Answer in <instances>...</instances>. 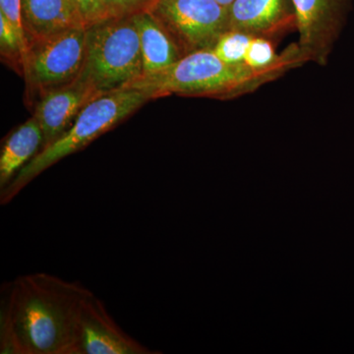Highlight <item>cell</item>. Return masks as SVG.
<instances>
[{
  "label": "cell",
  "instance_id": "cell-1",
  "mask_svg": "<svg viewBox=\"0 0 354 354\" xmlns=\"http://www.w3.org/2000/svg\"><path fill=\"white\" fill-rule=\"evenodd\" d=\"M92 293L48 272L7 281L0 298V353L75 354L79 314Z\"/></svg>",
  "mask_w": 354,
  "mask_h": 354
},
{
  "label": "cell",
  "instance_id": "cell-2",
  "mask_svg": "<svg viewBox=\"0 0 354 354\" xmlns=\"http://www.w3.org/2000/svg\"><path fill=\"white\" fill-rule=\"evenodd\" d=\"M286 72L254 69L245 62L227 64L211 50H201L156 73L142 75L127 88L141 91L151 100L169 95L227 100L255 92Z\"/></svg>",
  "mask_w": 354,
  "mask_h": 354
},
{
  "label": "cell",
  "instance_id": "cell-3",
  "mask_svg": "<svg viewBox=\"0 0 354 354\" xmlns=\"http://www.w3.org/2000/svg\"><path fill=\"white\" fill-rule=\"evenodd\" d=\"M145 93L123 88L97 97L81 111L68 129L25 165L12 181L1 190L0 203L6 205L32 180L53 165L82 150L150 101Z\"/></svg>",
  "mask_w": 354,
  "mask_h": 354
},
{
  "label": "cell",
  "instance_id": "cell-4",
  "mask_svg": "<svg viewBox=\"0 0 354 354\" xmlns=\"http://www.w3.org/2000/svg\"><path fill=\"white\" fill-rule=\"evenodd\" d=\"M142 75L141 44L132 16L109 18L86 29L85 62L77 79L106 95L127 88Z\"/></svg>",
  "mask_w": 354,
  "mask_h": 354
},
{
  "label": "cell",
  "instance_id": "cell-5",
  "mask_svg": "<svg viewBox=\"0 0 354 354\" xmlns=\"http://www.w3.org/2000/svg\"><path fill=\"white\" fill-rule=\"evenodd\" d=\"M147 10L169 32L183 57L213 50L230 30V8L216 0H155Z\"/></svg>",
  "mask_w": 354,
  "mask_h": 354
},
{
  "label": "cell",
  "instance_id": "cell-6",
  "mask_svg": "<svg viewBox=\"0 0 354 354\" xmlns=\"http://www.w3.org/2000/svg\"><path fill=\"white\" fill-rule=\"evenodd\" d=\"M86 29L75 28L28 44L25 78L39 97L73 82L85 62Z\"/></svg>",
  "mask_w": 354,
  "mask_h": 354
},
{
  "label": "cell",
  "instance_id": "cell-7",
  "mask_svg": "<svg viewBox=\"0 0 354 354\" xmlns=\"http://www.w3.org/2000/svg\"><path fill=\"white\" fill-rule=\"evenodd\" d=\"M298 50L306 62L327 64L351 10V0H292Z\"/></svg>",
  "mask_w": 354,
  "mask_h": 354
},
{
  "label": "cell",
  "instance_id": "cell-8",
  "mask_svg": "<svg viewBox=\"0 0 354 354\" xmlns=\"http://www.w3.org/2000/svg\"><path fill=\"white\" fill-rule=\"evenodd\" d=\"M133 339L94 293L84 301L77 324L75 354H155Z\"/></svg>",
  "mask_w": 354,
  "mask_h": 354
},
{
  "label": "cell",
  "instance_id": "cell-9",
  "mask_svg": "<svg viewBox=\"0 0 354 354\" xmlns=\"http://www.w3.org/2000/svg\"><path fill=\"white\" fill-rule=\"evenodd\" d=\"M101 95L94 87L79 79L41 95L34 118L43 131V149L62 136L88 102Z\"/></svg>",
  "mask_w": 354,
  "mask_h": 354
},
{
  "label": "cell",
  "instance_id": "cell-10",
  "mask_svg": "<svg viewBox=\"0 0 354 354\" xmlns=\"http://www.w3.org/2000/svg\"><path fill=\"white\" fill-rule=\"evenodd\" d=\"M295 26L292 0H235L230 7V30L271 39Z\"/></svg>",
  "mask_w": 354,
  "mask_h": 354
},
{
  "label": "cell",
  "instance_id": "cell-11",
  "mask_svg": "<svg viewBox=\"0 0 354 354\" xmlns=\"http://www.w3.org/2000/svg\"><path fill=\"white\" fill-rule=\"evenodd\" d=\"M28 44L58 32L87 28L73 0H22Z\"/></svg>",
  "mask_w": 354,
  "mask_h": 354
},
{
  "label": "cell",
  "instance_id": "cell-12",
  "mask_svg": "<svg viewBox=\"0 0 354 354\" xmlns=\"http://www.w3.org/2000/svg\"><path fill=\"white\" fill-rule=\"evenodd\" d=\"M139 32L143 75L156 73L183 57L165 28L148 10L132 15Z\"/></svg>",
  "mask_w": 354,
  "mask_h": 354
},
{
  "label": "cell",
  "instance_id": "cell-13",
  "mask_svg": "<svg viewBox=\"0 0 354 354\" xmlns=\"http://www.w3.org/2000/svg\"><path fill=\"white\" fill-rule=\"evenodd\" d=\"M43 147V131L34 116L14 130L7 137L0 155V189L3 190Z\"/></svg>",
  "mask_w": 354,
  "mask_h": 354
},
{
  "label": "cell",
  "instance_id": "cell-14",
  "mask_svg": "<svg viewBox=\"0 0 354 354\" xmlns=\"http://www.w3.org/2000/svg\"><path fill=\"white\" fill-rule=\"evenodd\" d=\"M0 48L1 57L20 75L25 76L28 50L13 25L0 13Z\"/></svg>",
  "mask_w": 354,
  "mask_h": 354
},
{
  "label": "cell",
  "instance_id": "cell-15",
  "mask_svg": "<svg viewBox=\"0 0 354 354\" xmlns=\"http://www.w3.org/2000/svg\"><path fill=\"white\" fill-rule=\"evenodd\" d=\"M252 38V36L245 32L228 30L221 35L212 51L227 64L244 62L247 48Z\"/></svg>",
  "mask_w": 354,
  "mask_h": 354
},
{
  "label": "cell",
  "instance_id": "cell-16",
  "mask_svg": "<svg viewBox=\"0 0 354 354\" xmlns=\"http://www.w3.org/2000/svg\"><path fill=\"white\" fill-rule=\"evenodd\" d=\"M106 19L127 17L147 10L153 0H102Z\"/></svg>",
  "mask_w": 354,
  "mask_h": 354
},
{
  "label": "cell",
  "instance_id": "cell-17",
  "mask_svg": "<svg viewBox=\"0 0 354 354\" xmlns=\"http://www.w3.org/2000/svg\"><path fill=\"white\" fill-rule=\"evenodd\" d=\"M0 13L3 14L6 19L13 25L28 50V41L23 24L22 0H0Z\"/></svg>",
  "mask_w": 354,
  "mask_h": 354
},
{
  "label": "cell",
  "instance_id": "cell-18",
  "mask_svg": "<svg viewBox=\"0 0 354 354\" xmlns=\"http://www.w3.org/2000/svg\"><path fill=\"white\" fill-rule=\"evenodd\" d=\"M86 27L106 19L102 0H73Z\"/></svg>",
  "mask_w": 354,
  "mask_h": 354
},
{
  "label": "cell",
  "instance_id": "cell-19",
  "mask_svg": "<svg viewBox=\"0 0 354 354\" xmlns=\"http://www.w3.org/2000/svg\"><path fill=\"white\" fill-rule=\"evenodd\" d=\"M218 4H221V6L227 7V8H230V6H232V3L235 1V0H216Z\"/></svg>",
  "mask_w": 354,
  "mask_h": 354
},
{
  "label": "cell",
  "instance_id": "cell-20",
  "mask_svg": "<svg viewBox=\"0 0 354 354\" xmlns=\"http://www.w3.org/2000/svg\"><path fill=\"white\" fill-rule=\"evenodd\" d=\"M155 1V0H153V2Z\"/></svg>",
  "mask_w": 354,
  "mask_h": 354
}]
</instances>
